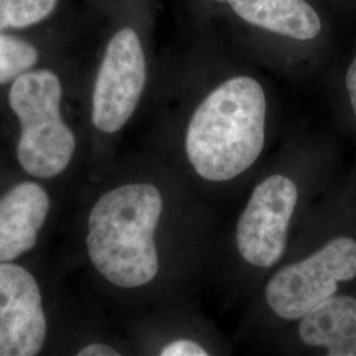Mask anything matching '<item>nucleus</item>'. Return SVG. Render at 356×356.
<instances>
[{
	"mask_svg": "<svg viewBox=\"0 0 356 356\" xmlns=\"http://www.w3.org/2000/svg\"><path fill=\"white\" fill-rule=\"evenodd\" d=\"M267 101L251 76L231 78L211 91L191 116L185 148L201 177L225 182L260 157L266 143Z\"/></svg>",
	"mask_w": 356,
	"mask_h": 356,
	"instance_id": "f257e3e1",
	"label": "nucleus"
},
{
	"mask_svg": "<svg viewBox=\"0 0 356 356\" xmlns=\"http://www.w3.org/2000/svg\"><path fill=\"white\" fill-rule=\"evenodd\" d=\"M163 197L151 184H127L104 193L89 216L90 260L119 288L149 284L159 272L154 231Z\"/></svg>",
	"mask_w": 356,
	"mask_h": 356,
	"instance_id": "f03ea898",
	"label": "nucleus"
},
{
	"mask_svg": "<svg viewBox=\"0 0 356 356\" xmlns=\"http://www.w3.org/2000/svg\"><path fill=\"white\" fill-rule=\"evenodd\" d=\"M63 86L51 70L26 72L13 81L8 101L20 123L17 160L38 178L61 175L76 151V138L61 116Z\"/></svg>",
	"mask_w": 356,
	"mask_h": 356,
	"instance_id": "7ed1b4c3",
	"label": "nucleus"
},
{
	"mask_svg": "<svg viewBox=\"0 0 356 356\" xmlns=\"http://www.w3.org/2000/svg\"><path fill=\"white\" fill-rule=\"evenodd\" d=\"M356 277V241L339 236L317 252L280 269L266 288L270 310L286 321H297L335 296L338 284Z\"/></svg>",
	"mask_w": 356,
	"mask_h": 356,
	"instance_id": "20e7f679",
	"label": "nucleus"
},
{
	"mask_svg": "<svg viewBox=\"0 0 356 356\" xmlns=\"http://www.w3.org/2000/svg\"><path fill=\"white\" fill-rule=\"evenodd\" d=\"M147 82L140 38L123 28L110 40L98 70L91 102L92 124L106 134L126 126L135 113Z\"/></svg>",
	"mask_w": 356,
	"mask_h": 356,
	"instance_id": "39448f33",
	"label": "nucleus"
},
{
	"mask_svg": "<svg viewBox=\"0 0 356 356\" xmlns=\"http://www.w3.org/2000/svg\"><path fill=\"white\" fill-rule=\"evenodd\" d=\"M297 200L294 182L281 175L254 188L236 227L238 250L248 264L270 268L280 260Z\"/></svg>",
	"mask_w": 356,
	"mask_h": 356,
	"instance_id": "423d86ee",
	"label": "nucleus"
},
{
	"mask_svg": "<svg viewBox=\"0 0 356 356\" xmlns=\"http://www.w3.org/2000/svg\"><path fill=\"white\" fill-rule=\"evenodd\" d=\"M47 337V318L35 277L0 263V356H35Z\"/></svg>",
	"mask_w": 356,
	"mask_h": 356,
	"instance_id": "0eeeda50",
	"label": "nucleus"
},
{
	"mask_svg": "<svg viewBox=\"0 0 356 356\" xmlns=\"http://www.w3.org/2000/svg\"><path fill=\"white\" fill-rule=\"evenodd\" d=\"M51 201L38 184L16 185L0 198V263H10L38 243Z\"/></svg>",
	"mask_w": 356,
	"mask_h": 356,
	"instance_id": "6e6552de",
	"label": "nucleus"
},
{
	"mask_svg": "<svg viewBox=\"0 0 356 356\" xmlns=\"http://www.w3.org/2000/svg\"><path fill=\"white\" fill-rule=\"evenodd\" d=\"M300 339L329 356H356V298L332 296L301 318Z\"/></svg>",
	"mask_w": 356,
	"mask_h": 356,
	"instance_id": "1a4fd4ad",
	"label": "nucleus"
},
{
	"mask_svg": "<svg viewBox=\"0 0 356 356\" xmlns=\"http://www.w3.org/2000/svg\"><path fill=\"white\" fill-rule=\"evenodd\" d=\"M244 22L294 40H313L321 32V19L305 0H227Z\"/></svg>",
	"mask_w": 356,
	"mask_h": 356,
	"instance_id": "9d476101",
	"label": "nucleus"
},
{
	"mask_svg": "<svg viewBox=\"0 0 356 356\" xmlns=\"http://www.w3.org/2000/svg\"><path fill=\"white\" fill-rule=\"evenodd\" d=\"M38 60V49L32 44L0 31V85L29 72Z\"/></svg>",
	"mask_w": 356,
	"mask_h": 356,
	"instance_id": "9b49d317",
	"label": "nucleus"
},
{
	"mask_svg": "<svg viewBox=\"0 0 356 356\" xmlns=\"http://www.w3.org/2000/svg\"><path fill=\"white\" fill-rule=\"evenodd\" d=\"M58 0H0V31L36 26L51 15Z\"/></svg>",
	"mask_w": 356,
	"mask_h": 356,
	"instance_id": "f8f14e48",
	"label": "nucleus"
},
{
	"mask_svg": "<svg viewBox=\"0 0 356 356\" xmlns=\"http://www.w3.org/2000/svg\"><path fill=\"white\" fill-rule=\"evenodd\" d=\"M161 356H207L209 353L201 344L191 339H178L161 350Z\"/></svg>",
	"mask_w": 356,
	"mask_h": 356,
	"instance_id": "ddd939ff",
	"label": "nucleus"
},
{
	"mask_svg": "<svg viewBox=\"0 0 356 356\" xmlns=\"http://www.w3.org/2000/svg\"><path fill=\"white\" fill-rule=\"evenodd\" d=\"M78 356H119L120 354L107 344L92 343L83 347L78 354Z\"/></svg>",
	"mask_w": 356,
	"mask_h": 356,
	"instance_id": "4468645a",
	"label": "nucleus"
},
{
	"mask_svg": "<svg viewBox=\"0 0 356 356\" xmlns=\"http://www.w3.org/2000/svg\"><path fill=\"white\" fill-rule=\"evenodd\" d=\"M346 85H347V90H348V94H350V101H351L353 110H354L356 115V57L355 60L353 61V64L350 65L348 70H347Z\"/></svg>",
	"mask_w": 356,
	"mask_h": 356,
	"instance_id": "2eb2a0df",
	"label": "nucleus"
},
{
	"mask_svg": "<svg viewBox=\"0 0 356 356\" xmlns=\"http://www.w3.org/2000/svg\"><path fill=\"white\" fill-rule=\"evenodd\" d=\"M219 1H223V0H219Z\"/></svg>",
	"mask_w": 356,
	"mask_h": 356,
	"instance_id": "dca6fc26",
	"label": "nucleus"
}]
</instances>
